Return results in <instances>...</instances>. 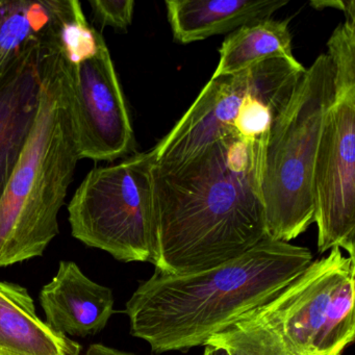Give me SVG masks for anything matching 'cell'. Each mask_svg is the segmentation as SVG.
<instances>
[{"label": "cell", "mask_w": 355, "mask_h": 355, "mask_svg": "<svg viewBox=\"0 0 355 355\" xmlns=\"http://www.w3.org/2000/svg\"><path fill=\"white\" fill-rule=\"evenodd\" d=\"M45 46L41 45L28 51L0 83V196L36 118L42 80L41 60Z\"/></svg>", "instance_id": "11"}, {"label": "cell", "mask_w": 355, "mask_h": 355, "mask_svg": "<svg viewBox=\"0 0 355 355\" xmlns=\"http://www.w3.org/2000/svg\"><path fill=\"white\" fill-rule=\"evenodd\" d=\"M39 299L47 325L65 336H94L105 329L115 313L111 288L93 282L73 261L60 263Z\"/></svg>", "instance_id": "10"}, {"label": "cell", "mask_w": 355, "mask_h": 355, "mask_svg": "<svg viewBox=\"0 0 355 355\" xmlns=\"http://www.w3.org/2000/svg\"><path fill=\"white\" fill-rule=\"evenodd\" d=\"M211 78L234 76L273 58L293 59L292 35L288 20L271 18L246 24L226 37Z\"/></svg>", "instance_id": "15"}, {"label": "cell", "mask_w": 355, "mask_h": 355, "mask_svg": "<svg viewBox=\"0 0 355 355\" xmlns=\"http://www.w3.org/2000/svg\"><path fill=\"white\" fill-rule=\"evenodd\" d=\"M205 345L219 347L227 355H290L272 330L248 315H243L227 329L214 334Z\"/></svg>", "instance_id": "18"}, {"label": "cell", "mask_w": 355, "mask_h": 355, "mask_svg": "<svg viewBox=\"0 0 355 355\" xmlns=\"http://www.w3.org/2000/svg\"><path fill=\"white\" fill-rule=\"evenodd\" d=\"M57 43L66 63L76 65L96 55L105 42L87 21L80 1L61 0Z\"/></svg>", "instance_id": "17"}, {"label": "cell", "mask_w": 355, "mask_h": 355, "mask_svg": "<svg viewBox=\"0 0 355 355\" xmlns=\"http://www.w3.org/2000/svg\"><path fill=\"white\" fill-rule=\"evenodd\" d=\"M353 268L355 259L345 257L340 248L331 249L271 300L245 315L272 330L290 355H315L334 288Z\"/></svg>", "instance_id": "8"}, {"label": "cell", "mask_w": 355, "mask_h": 355, "mask_svg": "<svg viewBox=\"0 0 355 355\" xmlns=\"http://www.w3.org/2000/svg\"><path fill=\"white\" fill-rule=\"evenodd\" d=\"M165 3L174 40L190 44L268 19L288 3L286 0H167Z\"/></svg>", "instance_id": "12"}, {"label": "cell", "mask_w": 355, "mask_h": 355, "mask_svg": "<svg viewBox=\"0 0 355 355\" xmlns=\"http://www.w3.org/2000/svg\"><path fill=\"white\" fill-rule=\"evenodd\" d=\"M354 275L353 268L334 288L325 321L315 340V355H342L354 340Z\"/></svg>", "instance_id": "16"}, {"label": "cell", "mask_w": 355, "mask_h": 355, "mask_svg": "<svg viewBox=\"0 0 355 355\" xmlns=\"http://www.w3.org/2000/svg\"><path fill=\"white\" fill-rule=\"evenodd\" d=\"M305 247L266 238L221 265L184 274L155 269L126 303L130 334L155 353L186 351L267 303L313 261Z\"/></svg>", "instance_id": "2"}, {"label": "cell", "mask_w": 355, "mask_h": 355, "mask_svg": "<svg viewBox=\"0 0 355 355\" xmlns=\"http://www.w3.org/2000/svg\"><path fill=\"white\" fill-rule=\"evenodd\" d=\"M82 346L37 315L30 293L0 282V355H80Z\"/></svg>", "instance_id": "13"}, {"label": "cell", "mask_w": 355, "mask_h": 355, "mask_svg": "<svg viewBox=\"0 0 355 355\" xmlns=\"http://www.w3.org/2000/svg\"><path fill=\"white\" fill-rule=\"evenodd\" d=\"M32 130L0 196V268L41 257L59 234L60 211L80 161L69 112L66 62L43 49Z\"/></svg>", "instance_id": "3"}, {"label": "cell", "mask_w": 355, "mask_h": 355, "mask_svg": "<svg viewBox=\"0 0 355 355\" xmlns=\"http://www.w3.org/2000/svg\"><path fill=\"white\" fill-rule=\"evenodd\" d=\"M334 96V65L322 53L270 125L263 164L267 238L290 243L315 223V155Z\"/></svg>", "instance_id": "4"}, {"label": "cell", "mask_w": 355, "mask_h": 355, "mask_svg": "<svg viewBox=\"0 0 355 355\" xmlns=\"http://www.w3.org/2000/svg\"><path fill=\"white\" fill-rule=\"evenodd\" d=\"M334 96L315 155V223L318 251L334 248L355 259V18H345L327 42Z\"/></svg>", "instance_id": "6"}, {"label": "cell", "mask_w": 355, "mask_h": 355, "mask_svg": "<svg viewBox=\"0 0 355 355\" xmlns=\"http://www.w3.org/2000/svg\"><path fill=\"white\" fill-rule=\"evenodd\" d=\"M69 112L80 159L115 161L132 150L134 130L107 44L76 65L66 63Z\"/></svg>", "instance_id": "7"}, {"label": "cell", "mask_w": 355, "mask_h": 355, "mask_svg": "<svg viewBox=\"0 0 355 355\" xmlns=\"http://www.w3.org/2000/svg\"><path fill=\"white\" fill-rule=\"evenodd\" d=\"M61 0H0V83L33 49L57 44Z\"/></svg>", "instance_id": "14"}, {"label": "cell", "mask_w": 355, "mask_h": 355, "mask_svg": "<svg viewBox=\"0 0 355 355\" xmlns=\"http://www.w3.org/2000/svg\"><path fill=\"white\" fill-rule=\"evenodd\" d=\"M153 149L89 172L69 205L72 236L124 263L157 261Z\"/></svg>", "instance_id": "5"}, {"label": "cell", "mask_w": 355, "mask_h": 355, "mask_svg": "<svg viewBox=\"0 0 355 355\" xmlns=\"http://www.w3.org/2000/svg\"><path fill=\"white\" fill-rule=\"evenodd\" d=\"M268 135L247 137L234 128L186 161L155 164V269L169 274L209 269L267 238Z\"/></svg>", "instance_id": "1"}, {"label": "cell", "mask_w": 355, "mask_h": 355, "mask_svg": "<svg viewBox=\"0 0 355 355\" xmlns=\"http://www.w3.org/2000/svg\"><path fill=\"white\" fill-rule=\"evenodd\" d=\"M203 355H227V353L223 350V349L219 348V347L209 346V345H205V352Z\"/></svg>", "instance_id": "21"}, {"label": "cell", "mask_w": 355, "mask_h": 355, "mask_svg": "<svg viewBox=\"0 0 355 355\" xmlns=\"http://www.w3.org/2000/svg\"><path fill=\"white\" fill-rule=\"evenodd\" d=\"M85 355H137L134 353L125 352V351L118 350L112 347L105 346L103 344H93L89 347Z\"/></svg>", "instance_id": "20"}, {"label": "cell", "mask_w": 355, "mask_h": 355, "mask_svg": "<svg viewBox=\"0 0 355 355\" xmlns=\"http://www.w3.org/2000/svg\"><path fill=\"white\" fill-rule=\"evenodd\" d=\"M268 60L234 76L211 78L171 132L153 148L155 165L186 161L234 130L241 110L263 78Z\"/></svg>", "instance_id": "9"}, {"label": "cell", "mask_w": 355, "mask_h": 355, "mask_svg": "<svg viewBox=\"0 0 355 355\" xmlns=\"http://www.w3.org/2000/svg\"><path fill=\"white\" fill-rule=\"evenodd\" d=\"M93 17L101 28L110 26L115 30L126 31L134 17L132 0H93L90 1Z\"/></svg>", "instance_id": "19"}]
</instances>
